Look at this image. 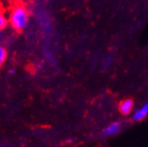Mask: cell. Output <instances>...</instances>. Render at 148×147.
<instances>
[{"instance_id": "cell-1", "label": "cell", "mask_w": 148, "mask_h": 147, "mask_svg": "<svg viewBox=\"0 0 148 147\" xmlns=\"http://www.w3.org/2000/svg\"><path fill=\"white\" fill-rule=\"evenodd\" d=\"M28 12L23 5H16L12 9L9 16V23L16 31H22L28 25Z\"/></svg>"}, {"instance_id": "cell-2", "label": "cell", "mask_w": 148, "mask_h": 147, "mask_svg": "<svg viewBox=\"0 0 148 147\" xmlns=\"http://www.w3.org/2000/svg\"><path fill=\"white\" fill-rule=\"evenodd\" d=\"M121 127L120 122H113L109 126H108L104 130L102 131V134L104 136H111L116 135Z\"/></svg>"}, {"instance_id": "cell-3", "label": "cell", "mask_w": 148, "mask_h": 147, "mask_svg": "<svg viewBox=\"0 0 148 147\" xmlns=\"http://www.w3.org/2000/svg\"><path fill=\"white\" fill-rule=\"evenodd\" d=\"M147 115H148V103H145L141 108L136 110V112L132 116V118L134 121L138 122L143 120Z\"/></svg>"}, {"instance_id": "cell-4", "label": "cell", "mask_w": 148, "mask_h": 147, "mask_svg": "<svg viewBox=\"0 0 148 147\" xmlns=\"http://www.w3.org/2000/svg\"><path fill=\"white\" fill-rule=\"evenodd\" d=\"M133 107H134V101L130 98L125 99L124 101H122L119 105V111L122 115L127 116L128 115L131 110L133 109Z\"/></svg>"}, {"instance_id": "cell-5", "label": "cell", "mask_w": 148, "mask_h": 147, "mask_svg": "<svg viewBox=\"0 0 148 147\" xmlns=\"http://www.w3.org/2000/svg\"><path fill=\"white\" fill-rule=\"evenodd\" d=\"M6 56H7V53H6V51L5 48L3 47H0V63H4L5 59H6Z\"/></svg>"}, {"instance_id": "cell-6", "label": "cell", "mask_w": 148, "mask_h": 147, "mask_svg": "<svg viewBox=\"0 0 148 147\" xmlns=\"http://www.w3.org/2000/svg\"><path fill=\"white\" fill-rule=\"evenodd\" d=\"M7 23H8V21L5 18V16L1 14V16H0V29H1V30L5 29L7 25Z\"/></svg>"}, {"instance_id": "cell-7", "label": "cell", "mask_w": 148, "mask_h": 147, "mask_svg": "<svg viewBox=\"0 0 148 147\" xmlns=\"http://www.w3.org/2000/svg\"><path fill=\"white\" fill-rule=\"evenodd\" d=\"M14 72H16V70H14V69H10L9 70V73H10V74H14Z\"/></svg>"}]
</instances>
